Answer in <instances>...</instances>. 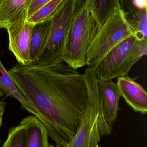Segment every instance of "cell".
Returning <instances> with one entry per match:
<instances>
[{"label": "cell", "instance_id": "9c48e42d", "mask_svg": "<svg viewBox=\"0 0 147 147\" xmlns=\"http://www.w3.org/2000/svg\"><path fill=\"white\" fill-rule=\"evenodd\" d=\"M135 79L127 76L119 77L117 84L121 96L127 104L135 112L144 115L147 112V93Z\"/></svg>", "mask_w": 147, "mask_h": 147}, {"label": "cell", "instance_id": "5b68a950", "mask_svg": "<svg viewBox=\"0 0 147 147\" xmlns=\"http://www.w3.org/2000/svg\"><path fill=\"white\" fill-rule=\"evenodd\" d=\"M82 74L87 86L88 102L75 136L65 147H94L101 139L98 121L101 103L97 79L94 71L90 68Z\"/></svg>", "mask_w": 147, "mask_h": 147}, {"label": "cell", "instance_id": "6da1fadb", "mask_svg": "<svg viewBox=\"0 0 147 147\" xmlns=\"http://www.w3.org/2000/svg\"><path fill=\"white\" fill-rule=\"evenodd\" d=\"M8 72L31 114L44 124L56 144L65 147L75 136L88 102L83 74L64 62L18 63Z\"/></svg>", "mask_w": 147, "mask_h": 147}, {"label": "cell", "instance_id": "9a60e30c", "mask_svg": "<svg viewBox=\"0 0 147 147\" xmlns=\"http://www.w3.org/2000/svg\"><path fill=\"white\" fill-rule=\"evenodd\" d=\"M5 95L16 99L23 109L31 114L30 105L17 89L8 71L6 70L0 60V98Z\"/></svg>", "mask_w": 147, "mask_h": 147}, {"label": "cell", "instance_id": "d6986e66", "mask_svg": "<svg viewBox=\"0 0 147 147\" xmlns=\"http://www.w3.org/2000/svg\"><path fill=\"white\" fill-rule=\"evenodd\" d=\"M2 120L3 118H1L0 119V128H1V126L2 125ZM0 142H1V141H0Z\"/></svg>", "mask_w": 147, "mask_h": 147}, {"label": "cell", "instance_id": "5bb4252c", "mask_svg": "<svg viewBox=\"0 0 147 147\" xmlns=\"http://www.w3.org/2000/svg\"><path fill=\"white\" fill-rule=\"evenodd\" d=\"M85 3L97 26L102 25L119 8V0H85Z\"/></svg>", "mask_w": 147, "mask_h": 147}, {"label": "cell", "instance_id": "603a6c76", "mask_svg": "<svg viewBox=\"0 0 147 147\" xmlns=\"http://www.w3.org/2000/svg\"></svg>", "mask_w": 147, "mask_h": 147}, {"label": "cell", "instance_id": "8992f818", "mask_svg": "<svg viewBox=\"0 0 147 147\" xmlns=\"http://www.w3.org/2000/svg\"><path fill=\"white\" fill-rule=\"evenodd\" d=\"M96 25L84 3L73 19L62 58L63 62L76 70L86 65V51Z\"/></svg>", "mask_w": 147, "mask_h": 147}, {"label": "cell", "instance_id": "52a82bcc", "mask_svg": "<svg viewBox=\"0 0 147 147\" xmlns=\"http://www.w3.org/2000/svg\"><path fill=\"white\" fill-rule=\"evenodd\" d=\"M27 12L9 25L6 29L8 34L9 49L13 53L19 64H30V43L34 24L28 22Z\"/></svg>", "mask_w": 147, "mask_h": 147}, {"label": "cell", "instance_id": "30bf717a", "mask_svg": "<svg viewBox=\"0 0 147 147\" xmlns=\"http://www.w3.org/2000/svg\"><path fill=\"white\" fill-rule=\"evenodd\" d=\"M98 90L102 109L107 122L112 126L117 117L121 98L117 83L113 80H97Z\"/></svg>", "mask_w": 147, "mask_h": 147}, {"label": "cell", "instance_id": "44dd1931", "mask_svg": "<svg viewBox=\"0 0 147 147\" xmlns=\"http://www.w3.org/2000/svg\"><path fill=\"white\" fill-rule=\"evenodd\" d=\"M49 147H56L54 146L53 145H50Z\"/></svg>", "mask_w": 147, "mask_h": 147}, {"label": "cell", "instance_id": "277c9868", "mask_svg": "<svg viewBox=\"0 0 147 147\" xmlns=\"http://www.w3.org/2000/svg\"><path fill=\"white\" fill-rule=\"evenodd\" d=\"M147 54V40L134 34L119 43L97 65L94 73L98 80H113L127 76L131 68Z\"/></svg>", "mask_w": 147, "mask_h": 147}, {"label": "cell", "instance_id": "8fae6325", "mask_svg": "<svg viewBox=\"0 0 147 147\" xmlns=\"http://www.w3.org/2000/svg\"><path fill=\"white\" fill-rule=\"evenodd\" d=\"M25 130V147H49V134L44 124L35 116L22 120Z\"/></svg>", "mask_w": 147, "mask_h": 147}, {"label": "cell", "instance_id": "ffe728a7", "mask_svg": "<svg viewBox=\"0 0 147 147\" xmlns=\"http://www.w3.org/2000/svg\"><path fill=\"white\" fill-rule=\"evenodd\" d=\"M56 147H61L60 145H58V144H56Z\"/></svg>", "mask_w": 147, "mask_h": 147}, {"label": "cell", "instance_id": "7a4b0ae2", "mask_svg": "<svg viewBox=\"0 0 147 147\" xmlns=\"http://www.w3.org/2000/svg\"><path fill=\"white\" fill-rule=\"evenodd\" d=\"M81 0H64L51 18L47 41L39 57L32 63L52 65L63 63V54L74 17Z\"/></svg>", "mask_w": 147, "mask_h": 147}, {"label": "cell", "instance_id": "2e32d148", "mask_svg": "<svg viewBox=\"0 0 147 147\" xmlns=\"http://www.w3.org/2000/svg\"><path fill=\"white\" fill-rule=\"evenodd\" d=\"M64 1L51 0L38 9L27 21L35 24L51 19Z\"/></svg>", "mask_w": 147, "mask_h": 147}, {"label": "cell", "instance_id": "e0dca14e", "mask_svg": "<svg viewBox=\"0 0 147 147\" xmlns=\"http://www.w3.org/2000/svg\"><path fill=\"white\" fill-rule=\"evenodd\" d=\"M25 130L24 127L19 124L9 129L7 137L2 147H25Z\"/></svg>", "mask_w": 147, "mask_h": 147}, {"label": "cell", "instance_id": "7402d4cb", "mask_svg": "<svg viewBox=\"0 0 147 147\" xmlns=\"http://www.w3.org/2000/svg\"><path fill=\"white\" fill-rule=\"evenodd\" d=\"M94 147H99V146H98V145H96V146H95Z\"/></svg>", "mask_w": 147, "mask_h": 147}, {"label": "cell", "instance_id": "3957f363", "mask_svg": "<svg viewBox=\"0 0 147 147\" xmlns=\"http://www.w3.org/2000/svg\"><path fill=\"white\" fill-rule=\"evenodd\" d=\"M133 34L120 8L101 26L96 25L86 51L85 63L94 70L105 55L125 39Z\"/></svg>", "mask_w": 147, "mask_h": 147}, {"label": "cell", "instance_id": "4fadbf2b", "mask_svg": "<svg viewBox=\"0 0 147 147\" xmlns=\"http://www.w3.org/2000/svg\"><path fill=\"white\" fill-rule=\"evenodd\" d=\"M51 26V19L34 24L31 34L30 57L31 63L37 60L47 41Z\"/></svg>", "mask_w": 147, "mask_h": 147}, {"label": "cell", "instance_id": "7c38bea8", "mask_svg": "<svg viewBox=\"0 0 147 147\" xmlns=\"http://www.w3.org/2000/svg\"><path fill=\"white\" fill-rule=\"evenodd\" d=\"M32 0H0V28H6L27 12Z\"/></svg>", "mask_w": 147, "mask_h": 147}, {"label": "cell", "instance_id": "ac0fdd59", "mask_svg": "<svg viewBox=\"0 0 147 147\" xmlns=\"http://www.w3.org/2000/svg\"><path fill=\"white\" fill-rule=\"evenodd\" d=\"M51 0H32L27 11V19L38 9Z\"/></svg>", "mask_w": 147, "mask_h": 147}, {"label": "cell", "instance_id": "ba28073f", "mask_svg": "<svg viewBox=\"0 0 147 147\" xmlns=\"http://www.w3.org/2000/svg\"><path fill=\"white\" fill-rule=\"evenodd\" d=\"M119 8L134 35L147 40V0H119Z\"/></svg>", "mask_w": 147, "mask_h": 147}]
</instances>
